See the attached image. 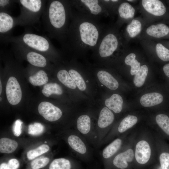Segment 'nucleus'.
Masks as SVG:
<instances>
[{"instance_id": "nucleus-1", "label": "nucleus", "mask_w": 169, "mask_h": 169, "mask_svg": "<svg viewBox=\"0 0 169 169\" xmlns=\"http://www.w3.org/2000/svg\"><path fill=\"white\" fill-rule=\"evenodd\" d=\"M105 30L102 23L72 8L70 24L62 49L83 54L96 47Z\"/></svg>"}, {"instance_id": "nucleus-2", "label": "nucleus", "mask_w": 169, "mask_h": 169, "mask_svg": "<svg viewBox=\"0 0 169 169\" xmlns=\"http://www.w3.org/2000/svg\"><path fill=\"white\" fill-rule=\"evenodd\" d=\"M70 0H48L42 15L44 27L49 37L63 43L71 21Z\"/></svg>"}, {"instance_id": "nucleus-3", "label": "nucleus", "mask_w": 169, "mask_h": 169, "mask_svg": "<svg viewBox=\"0 0 169 169\" xmlns=\"http://www.w3.org/2000/svg\"><path fill=\"white\" fill-rule=\"evenodd\" d=\"M3 43L21 44L29 49L44 55L55 56L58 52L47 37L37 34L26 30L22 34L16 36H12L0 37Z\"/></svg>"}, {"instance_id": "nucleus-4", "label": "nucleus", "mask_w": 169, "mask_h": 169, "mask_svg": "<svg viewBox=\"0 0 169 169\" xmlns=\"http://www.w3.org/2000/svg\"><path fill=\"white\" fill-rule=\"evenodd\" d=\"M47 1L16 0L20 7L19 15L16 17L17 25L32 26L38 22L42 16Z\"/></svg>"}, {"instance_id": "nucleus-5", "label": "nucleus", "mask_w": 169, "mask_h": 169, "mask_svg": "<svg viewBox=\"0 0 169 169\" xmlns=\"http://www.w3.org/2000/svg\"><path fill=\"white\" fill-rule=\"evenodd\" d=\"M72 8L75 12L100 21L107 15V8L102 0H70Z\"/></svg>"}, {"instance_id": "nucleus-6", "label": "nucleus", "mask_w": 169, "mask_h": 169, "mask_svg": "<svg viewBox=\"0 0 169 169\" xmlns=\"http://www.w3.org/2000/svg\"><path fill=\"white\" fill-rule=\"evenodd\" d=\"M118 39L115 34L105 29L95 48L93 51L101 58L111 56L117 49Z\"/></svg>"}, {"instance_id": "nucleus-7", "label": "nucleus", "mask_w": 169, "mask_h": 169, "mask_svg": "<svg viewBox=\"0 0 169 169\" xmlns=\"http://www.w3.org/2000/svg\"><path fill=\"white\" fill-rule=\"evenodd\" d=\"M12 49L25 57L27 61L33 66L44 68L47 65L46 59L44 55L19 44L12 43Z\"/></svg>"}, {"instance_id": "nucleus-8", "label": "nucleus", "mask_w": 169, "mask_h": 169, "mask_svg": "<svg viewBox=\"0 0 169 169\" xmlns=\"http://www.w3.org/2000/svg\"><path fill=\"white\" fill-rule=\"evenodd\" d=\"M6 94L8 102L12 105H16L20 101L22 96L21 89L16 78L10 77L6 88Z\"/></svg>"}, {"instance_id": "nucleus-9", "label": "nucleus", "mask_w": 169, "mask_h": 169, "mask_svg": "<svg viewBox=\"0 0 169 169\" xmlns=\"http://www.w3.org/2000/svg\"><path fill=\"white\" fill-rule=\"evenodd\" d=\"M38 110L40 114L49 121L59 120L62 115V112L59 108L46 101L40 103L38 105Z\"/></svg>"}, {"instance_id": "nucleus-10", "label": "nucleus", "mask_w": 169, "mask_h": 169, "mask_svg": "<svg viewBox=\"0 0 169 169\" xmlns=\"http://www.w3.org/2000/svg\"><path fill=\"white\" fill-rule=\"evenodd\" d=\"M17 25L16 17L5 12L0 11V37L11 36L14 27Z\"/></svg>"}, {"instance_id": "nucleus-11", "label": "nucleus", "mask_w": 169, "mask_h": 169, "mask_svg": "<svg viewBox=\"0 0 169 169\" xmlns=\"http://www.w3.org/2000/svg\"><path fill=\"white\" fill-rule=\"evenodd\" d=\"M151 155V149L148 143L146 141H139L136 146L135 156L139 164H144L149 160Z\"/></svg>"}, {"instance_id": "nucleus-12", "label": "nucleus", "mask_w": 169, "mask_h": 169, "mask_svg": "<svg viewBox=\"0 0 169 169\" xmlns=\"http://www.w3.org/2000/svg\"><path fill=\"white\" fill-rule=\"evenodd\" d=\"M142 4L146 11L156 16H162L166 12L165 6L158 0H143Z\"/></svg>"}, {"instance_id": "nucleus-13", "label": "nucleus", "mask_w": 169, "mask_h": 169, "mask_svg": "<svg viewBox=\"0 0 169 169\" xmlns=\"http://www.w3.org/2000/svg\"><path fill=\"white\" fill-rule=\"evenodd\" d=\"M134 157L133 150L131 149H129L117 155L114 158L113 163L117 167L124 169L128 166V162H131L133 161Z\"/></svg>"}, {"instance_id": "nucleus-14", "label": "nucleus", "mask_w": 169, "mask_h": 169, "mask_svg": "<svg viewBox=\"0 0 169 169\" xmlns=\"http://www.w3.org/2000/svg\"><path fill=\"white\" fill-rule=\"evenodd\" d=\"M163 100V97L161 94L152 92L144 95L141 97L140 102L143 106L149 107L158 105Z\"/></svg>"}, {"instance_id": "nucleus-15", "label": "nucleus", "mask_w": 169, "mask_h": 169, "mask_svg": "<svg viewBox=\"0 0 169 169\" xmlns=\"http://www.w3.org/2000/svg\"><path fill=\"white\" fill-rule=\"evenodd\" d=\"M98 78L102 84L111 90H115L119 86L117 80L109 72L105 70L99 71L97 74Z\"/></svg>"}, {"instance_id": "nucleus-16", "label": "nucleus", "mask_w": 169, "mask_h": 169, "mask_svg": "<svg viewBox=\"0 0 169 169\" xmlns=\"http://www.w3.org/2000/svg\"><path fill=\"white\" fill-rule=\"evenodd\" d=\"M123 100L122 97L118 94H114L105 101L106 106L116 113L121 112L122 108Z\"/></svg>"}, {"instance_id": "nucleus-17", "label": "nucleus", "mask_w": 169, "mask_h": 169, "mask_svg": "<svg viewBox=\"0 0 169 169\" xmlns=\"http://www.w3.org/2000/svg\"><path fill=\"white\" fill-rule=\"evenodd\" d=\"M147 34L156 38H160L167 35L169 32V28L166 25L159 23L152 25L146 29Z\"/></svg>"}, {"instance_id": "nucleus-18", "label": "nucleus", "mask_w": 169, "mask_h": 169, "mask_svg": "<svg viewBox=\"0 0 169 169\" xmlns=\"http://www.w3.org/2000/svg\"><path fill=\"white\" fill-rule=\"evenodd\" d=\"M114 116L113 113L108 108L105 107L101 110L99 118L98 124L101 128L106 127L113 122Z\"/></svg>"}, {"instance_id": "nucleus-19", "label": "nucleus", "mask_w": 169, "mask_h": 169, "mask_svg": "<svg viewBox=\"0 0 169 169\" xmlns=\"http://www.w3.org/2000/svg\"><path fill=\"white\" fill-rule=\"evenodd\" d=\"M18 146L15 141L7 138L0 139V152L4 153H10L14 151Z\"/></svg>"}, {"instance_id": "nucleus-20", "label": "nucleus", "mask_w": 169, "mask_h": 169, "mask_svg": "<svg viewBox=\"0 0 169 169\" xmlns=\"http://www.w3.org/2000/svg\"><path fill=\"white\" fill-rule=\"evenodd\" d=\"M68 141L70 147L76 151L82 154L86 153V147L83 141L78 136L71 135L68 137Z\"/></svg>"}, {"instance_id": "nucleus-21", "label": "nucleus", "mask_w": 169, "mask_h": 169, "mask_svg": "<svg viewBox=\"0 0 169 169\" xmlns=\"http://www.w3.org/2000/svg\"><path fill=\"white\" fill-rule=\"evenodd\" d=\"M28 80L34 86H41L46 84L48 78L46 72L43 70L38 71L34 74L30 76Z\"/></svg>"}, {"instance_id": "nucleus-22", "label": "nucleus", "mask_w": 169, "mask_h": 169, "mask_svg": "<svg viewBox=\"0 0 169 169\" xmlns=\"http://www.w3.org/2000/svg\"><path fill=\"white\" fill-rule=\"evenodd\" d=\"M57 77L59 80L66 86L73 89L76 88V84L66 70H59L57 73Z\"/></svg>"}, {"instance_id": "nucleus-23", "label": "nucleus", "mask_w": 169, "mask_h": 169, "mask_svg": "<svg viewBox=\"0 0 169 169\" xmlns=\"http://www.w3.org/2000/svg\"><path fill=\"white\" fill-rule=\"evenodd\" d=\"M118 12L120 17L122 18L127 19L133 17L135 9L129 3L124 2L119 5Z\"/></svg>"}, {"instance_id": "nucleus-24", "label": "nucleus", "mask_w": 169, "mask_h": 169, "mask_svg": "<svg viewBox=\"0 0 169 169\" xmlns=\"http://www.w3.org/2000/svg\"><path fill=\"white\" fill-rule=\"evenodd\" d=\"M122 143L121 139H117L107 146L103 150L102 155L105 158H108L114 155L120 147Z\"/></svg>"}, {"instance_id": "nucleus-25", "label": "nucleus", "mask_w": 169, "mask_h": 169, "mask_svg": "<svg viewBox=\"0 0 169 169\" xmlns=\"http://www.w3.org/2000/svg\"><path fill=\"white\" fill-rule=\"evenodd\" d=\"M90 119L87 115L80 116L77 120V127L78 130L82 133L86 134L90 131Z\"/></svg>"}, {"instance_id": "nucleus-26", "label": "nucleus", "mask_w": 169, "mask_h": 169, "mask_svg": "<svg viewBox=\"0 0 169 169\" xmlns=\"http://www.w3.org/2000/svg\"><path fill=\"white\" fill-rule=\"evenodd\" d=\"M43 94L48 97L52 94L61 95L63 91L61 87L55 83H50L44 84L42 90Z\"/></svg>"}, {"instance_id": "nucleus-27", "label": "nucleus", "mask_w": 169, "mask_h": 169, "mask_svg": "<svg viewBox=\"0 0 169 169\" xmlns=\"http://www.w3.org/2000/svg\"><path fill=\"white\" fill-rule=\"evenodd\" d=\"M137 117L133 115H128L125 117L120 123L118 131L120 133H123L135 125L137 122Z\"/></svg>"}, {"instance_id": "nucleus-28", "label": "nucleus", "mask_w": 169, "mask_h": 169, "mask_svg": "<svg viewBox=\"0 0 169 169\" xmlns=\"http://www.w3.org/2000/svg\"><path fill=\"white\" fill-rule=\"evenodd\" d=\"M148 73V68L145 65L141 66L139 70L135 74L133 82L138 87H141L145 83Z\"/></svg>"}, {"instance_id": "nucleus-29", "label": "nucleus", "mask_w": 169, "mask_h": 169, "mask_svg": "<svg viewBox=\"0 0 169 169\" xmlns=\"http://www.w3.org/2000/svg\"><path fill=\"white\" fill-rule=\"evenodd\" d=\"M136 56L134 53H131L126 56L125 59V63L131 67L130 70L131 75L136 74L141 67L140 63L135 59Z\"/></svg>"}, {"instance_id": "nucleus-30", "label": "nucleus", "mask_w": 169, "mask_h": 169, "mask_svg": "<svg viewBox=\"0 0 169 169\" xmlns=\"http://www.w3.org/2000/svg\"><path fill=\"white\" fill-rule=\"evenodd\" d=\"M73 80L81 91H84L86 88L85 83L80 74L76 70L70 69L68 71Z\"/></svg>"}, {"instance_id": "nucleus-31", "label": "nucleus", "mask_w": 169, "mask_h": 169, "mask_svg": "<svg viewBox=\"0 0 169 169\" xmlns=\"http://www.w3.org/2000/svg\"><path fill=\"white\" fill-rule=\"evenodd\" d=\"M71 165L70 161L64 158L54 160L50 163L49 169H71Z\"/></svg>"}, {"instance_id": "nucleus-32", "label": "nucleus", "mask_w": 169, "mask_h": 169, "mask_svg": "<svg viewBox=\"0 0 169 169\" xmlns=\"http://www.w3.org/2000/svg\"><path fill=\"white\" fill-rule=\"evenodd\" d=\"M141 24L137 20L133 19L131 23L126 27V31L131 38H134L137 35L141 32Z\"/></svg>"}, {"instance_id": "nucleus-33", "label": "nucleus", "mask_w": 169, "mask_h": 169, "mask_svg": "<svg viewBox=\"0 0 169 169\" xmlns=\"http://www.w3.org/2000/svg\"><path fill=\"white\" fill-rule=\"evenodd\" d=\"M49 150V147L48 145L43 144L36 149L28 151L27 153V156L28 160H32L46 153Z\"/></svg>"}, {"instance_id": "nucleus-34", "label": "nucleus", "mask_w": 169, "mask_h": 169, "mask_svg": "<svg viewBox=\"0 0 169 169\" xmlns=\"http://www.w3.org/2000/svg\"><path fill=\"white\" fill-rule=\"evenodd\" d=\"M156 122L159 126L167 135H169V118L166 115L160 114L156 117Z\"/></svg>"}, {"instance_id": "nucleus-35", "label": "nucleus", "mask_w": 169, "mask_h": 169, "mask_svg": "<svg viewBox=\"0 0 169 169\" xmlns=\"http://www.w3.org/2000/svg\"><path fill=\"white\" fill-rule=\"evenodd\" d=\"M157 54L158 57L164 61H169V50L161 44L158 43L156 46Z\"/></svg>"}, {"instance_id": "nucleus-36", "label": "nucleus", "mask_w": 169, "mask_h": 169, "mask_svg": "<svg viewBox=\"0 0 169 169\" xmlns=\"http://www.w3.org/2000/svg\"><path fill=\"white\" fill-rule=\"evenodd\" d=\"M44 129V125L41 123L35 122L29 125L28 132L33 136H38L43 132Z\"/></svg>"}, {"instance_id": "nucleus-37", "label": "nucleus", "mask_w": 169, "mask_h": 169, "mask_svg": "<svg viewBox=\"0 0 169 169\" xmlns=\"http://www.w3.org/2000/svg\"><path fill=\"white\" fill-rule=\"evenodd\" d=\"M49 159L47 157H42L33 160L31 163L32 169H39L45 166L49 163Z\"/></svg>"}, {"instance_id": "nucleus-38", "label": "nucleus", "mask_w": 169, "mask_h": 169, "mask_svg": "<svg viewBox=\"0 0 169 169\" xmlns=\"http://www.w3.org/2000/svg\"><path fill=\"white\" fill-rule=\"evenodd\" d=\"M16 0H0V11L11 14V10Z\"/></svg>"}, {"instance_id": "nucleus-39", "label": "nucleus", "mask_w": 169, "mask_h": 169, "mask_svg": "<svg viewBox=\"0 0 169 169\" xmlns=\"http://www.w3.org/2000/svg\"><path fill=\"white\" fill-rule=\"evenodd\" d=\"M159 160L162 169H169V153L163 152L161 154Z\"/></svg>"}, {"instance_id": "nucleus-40", "label": "nucleus", "mask_w": 169, "mask_h": 169, "mask_svg": "<svg viewBox=\"0 0 169 169\" xmlns=\"http://www.w3.org/2000/svg\"><path fill=\"white\" fill-rule=\"evenodd\" d=\"M23 122L19 119L15 121L13 126V132L14 135L16 136H19L22 133V126Z\"/></svg>"}, {"instance_id": "nucleus-41", "label": "nucleus", "mask_w": 169, "mask_h": 169, "mask_svg": "<svg viewBox=\"0 0 169 169\" xmlns=\"http://www.w3.org/2000/svg\"><path fill=\"white\" fill-rule=\"evenodd\" d=\"M7 164L11 169H17L19 166V161L15 158L9 160Z\"/></svg>"}, {"instance_id": "nucleus-42", "label": "nucleus", "mask_w": 169, "mask_h": 169, "mask_svg": "<svg viewBox=\"0 0 169 169\" xmlns=\"http://www.w3.org/2000/svg\"><path fill=\"white\" fill-rule=\"evenodd\" d=\"M163 69L165 74L169 78V64L164 65Z\"/></svg>"}, {"instance_id": "nucleus-43", "label": "nucleus", "mask_w": 169, "mask_h": 169, "mask_svg": "<svg viewBox=\"0 0 169 169\" xmlns=\"http://www.w3.org/2000/svg\"><path fill=\"white\" fill-rule=\"evenodd\" d=\"M0 169H11L9 167L8 164L3 163L0 164Z\"/></svg>"}, {"instance_id": "nucleus-44", "label": "nucleus", "mask_w": 169, "mask_h": 169, "mask_svg": "<svg viewBox=\"0 0 169 169\" xmlns=\"http://www.w3.org/2000/svg\"><path fill=\"white\" fill-rule=\"evenodd\" d=\"M0 95L1 94L2 92V84H1V82L0 80Z\"/></svg>"}, {"instance_id": "nucleus-45", "label": "nucleus", "mask_w": 169, "mask_h": 169, "mask_svg": "<svg viewBox=\"0 0 169 169\" xmlns=\"http://www.w3.org/2000/svg\"><path fill=\"white\" fill-rule=\"evenodd\" d=\"M127 1H129V2H132V1H133V0H128Z\"/></svg>"}, {"instance_id": "nucleus-46", "label": "nucleus", "mask_w": 169, "mask_h": 169, "mask_svg": "<svg viewBox=\"0 0 169 169\" xmlns=\"http://www.w3.org/2000/svg\"><path fill=\"white\" fill-rule=\"evenodd\" d=\"M2 100V98L1 97H0V101H1Z\"/></svg>"}]
</instances>
